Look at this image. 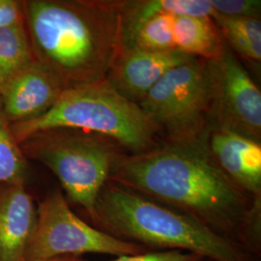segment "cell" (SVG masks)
I'll return each instance as SVG.
<instances>
[{"instance_id": "obj_1", "label": "cell", "mask_w": 261, "mask_h": 261, "mask_svg": "<svg viewBox=\"0 0 261 261\" xmlns=\"http://www.w3.org/2000/svg\"><path fill=\"white\" fill-rule=\"evenodd\" d=\"M109 180L193 218L261 258V205L218 167L208 136L167 141L139 154L123 153Z\"/></svg>"}, {"instance_id": "obj_2", "label": "cell", "mask_w": 261, "mask_h": 261, "mask_svg": "<svg viewBox=\"0 0 261 261\" xmlns=\"http://www.w3.org/2000/svg\"><path fill=\"white\" fill-rule=\"evenodd\" d=\"M22 2L34 58L65 89L107 80L122 50V1Z\"/></svg>"}, {"instance_id": "obj_3", "label": "cell", "mask_w": 261, "mask_h": 261, "mask_svg": "<svg viewBox=\"0 0 261 261\" xmlns=\"http://www.w3.org/2000/svg\"><path fill=\"white\" fill-rule=\"evenodd\" d=\"M91 222L116 239L152 251L179 250L210 261H261L193 218L111 180L97 197Z\"/></svg>"}, {"instance_id": "obj_4", "label": "cell", "mask_w": 261, "mask_h": 261, "mask_svg": "<svg viewBox=\"0 0 261 261\" xmlns=\"http://www.w3.org/2000/svg\"><path fill=\"white\" fill-rule=\"evenodd\" d=\"M11 128L19 143L41 130H85L111 139L128 154L156 147L162 134L138 103L123 97L107 80L65 89L46 113L30 121L12 124Z\"/></svg>"}, {"instance_id": "obj_5", "label": "cell", "mask_w": 261, "mask_h": 261, "mask_svg": "<svg viewBox=\"0 0 261 261\" xmlns=\"http://www.w3.org/2000/svg\"><path fill=\"white\" fill-rule=\"evenodd\" d=\"M19 145L27 159L43 164L58 178L69 199L81 206L91 221L113 163L126 153L109 138L69 128L38 132Z\"/></svg>"}, {"instance_id": "obj_6", "label": "cell", "mask_w": 261, "mask_h": 261, "mask_svg": "<svg viewBox=\"0 0 261 261\" xmlns=\"http://www.w3.org/2000/svg\"><path fill=\"white\" fill-rule=\"evenodd\" d=\"M168 141L203 139L209 134L206 60L194 57L164 75L138 103Z\"/></svg>"}, {"instance_id": "obj_7", "label": "cell", "mask_w": 261, "mask_h": 261, "mask_svg": "<svg viewBox=\"0 0 261 261\" xmlns=\"http://www.w3.org/2000/svg\"><path fill=\"white\" fill-rule=\"evenodd\" d=\"M125 242L85 223L72 211L62 192L51 191L37 207V222L28 245L25 261L101 253L116 256L151 252Z\"/></svg>"}, {"instance_id": "obj_8", "label": "cell", "mask_w": 261, "mask_h": 261, "mask_svg": "<svg viewBox=\"0 0 261 261\" xmlns=\"http://www.w3.org/2000/svg\"><path fill=\"white\" fill-rule=\"evenodd\" d=\"M210 130L240 134L260 142L261 93L234 53L225 44L222 53L206 60Z\"/></svg>"}, {"instance_id": "obj_9", "label": "cell", "mask_w": 261, "mask_h": 261, "mask_svg": "<svg viewBox=\"0 0 261 261\" xmlns=\"http://www.w3.org/2000/svg\"><path fill=\"white\" fill-rule=\"evenodd\" d=\"M179 15L213 19L210 0L122 1V49L179 51L175 22Z\"/></svg>"}, {"instance_id": "obj_10", "label": "cell", "mask_w": 261, "mask_h": 261, "mask_svg": "<svg viewBox=\"0 0 261 261\" xmlns=\"http://www.w3.org/2000/svg\"><path fill=\"white\" fill-rule=\"evenodd\" d=\"M65 90L36 59L0 87V103L10 124L30 121L50 110Z\"/></svg>"}, {"instance_id": "obj_11", "label": "cell", "mask_w": 261, "mask_h": 261, "mask_svg": "<svg viewBox=\"0 0 261 261\" xmlns=\"http://www.w3.org/2000/svg\"><path fill=\"white\" fill-rule=\"evenodd\" d=\"M192 58L181 51L122 49L107 81L123 97L139 103L168 72Z\"/></svg>"}, {"instance_id": "obj_12", "label": "cell", "mask_w": 261, "mask_h": 261, "mask_svg": "<svg viewBox=\"0 0 261 261\" xmlns=\"http://www.w3.org/2000/svg\"><path fill=\"white\" fill-rule=\"evenodd\" d=\"M208 148L218 167L241 192L261 205V144L240 134L210 130Z\"/></svg>"}, {"instance_id": "obj_13", "label": "cell", "mask_w": 261, "mask_h": 261, "mask_svg": "<svg viewBox=\"0 0 261 261\" xmlns=\"http://www.w3.org/2000/svg\"><path fill=\"white\" fill-rule=\"evenodd\" d=\"M37 207L21 184H0V261H25Z\"/></svg>"}, {"instance_id": "obj_14", "label": "cell", "mask_w": 261, "mask_h": 261, "mask_svg": "<svg viewBox=\"0 0 261 261\" xmlns=\"http://www.w3.org/2000/svg\"><path fill=\"white\" fill-rule=\"evenodd\" d=\"M212 19L225 44L232 51L254 63L260 62V19L219 14H216Z\"/></svg>"}, {"instance_id": "obj_15", "label": "cell", "mask_w": 261, "mask_h": 261, "mask_svg": "<svg viewBox=\"0 0 261 261\" xmlns=\"http://www.w3.org/2000/svg\"><path fill=\"white\" fill-rule=\"evenodd\" d=\"M34 59L24 23L0 28V87Z\"/></svg>"}, {"instance_id": "obj_16", "label": "cell", "mask_w": 261, "mask_h": 261, "mask_svg": "<svg viewBox=\"0 0 261 261\" xmlns=\"http://www.w3.org/2000/svg\"><path fill=\"white\" fill-rule=\"evenodd\" d=\"M29 174L27 157L13 134L0 103V184L25 185Z\"/></svg>"}, {"instance_id": "obj_17", "label": "cell", "mask_w": 261, "mask_h": 261, "mask_svg": "<svg viewBox=\"0 0 261 261\" xmlns=\"http://www.w3.org/2000/svg\"><path fill=\"white\" fill-rule=\"evenodd\" d=\"M216 14L260 19V0H210Z\"/></svg>"}, {"instance_id": "obj_18", "label": "cell", "mask_w": 261, "mask_h": 261, "mask_svg": "<svg viewBox=\"0 0 261 261\" xmlns=\"http://www.w3.org/2000/svg\"><path fill=\"white\" fill-rule=\"evenodd\" d=\"M82 261H87L83 259ZM110 261H210L203 256L192 252L179 250L168 251H151L134 255L118 256L116 259Z\"/></svg>"}, {"instance_id": "obj_19", "label": "cell", "mask_w": 261, "mask_h": 261, "mask_svg": "<svg viewBox=\"0 0 261 261\" xmlns=\"http://www.w3.org/2000/svg\"><path fill=\"white\" fill-rule=\"evenodd\" d=\"M24 23L23 2L19 0H0V28Z\"/></svg>"}, {"instance_id": "obj_20", "label": "cell", "mask_w": 261, "mask_h": 261, "mask_svg": "<svg viewBox=\"0 0 261 261\" xmlns=\"http://www.w3.org/2000/svg\"><path fill=\"white\" fill-rule=\"evenodd\" d=\"M83 258L80 256H60V257H56V258H50L47 260L40 261H82Z\"/></svg>"}]
</instances>
